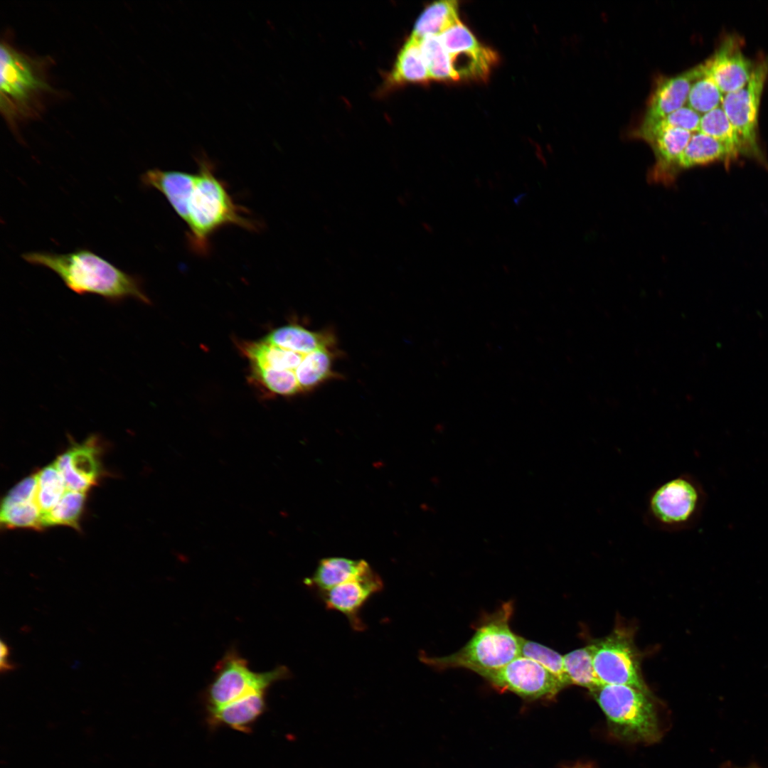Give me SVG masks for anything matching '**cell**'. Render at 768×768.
Returning a JSON list of instances; mask_svg holds the SVG:
<instances>
[{"label": "cell", "instance_id": "obj_38", "mask_svg": "<svg viewBox=\"0 0 768 768\" xmlns=\"http://www.w3.org/2000/svg\"><path fill=\"white\" fill-rule=\"evenodd\" d=\"M571 768H586V767H582V766H575V767H571Z\"/></svg>", "mask_w": 768, "mask_h": 768}, {"label": "cell", "instance_id": "obj_1", "mask_svg": "<svg viewBox=\"0 0 768 768\" xmlns=\"http://www.w3.org/2000/svg\"><path fill=\"white\" fill-rule=\"evenodd\" d=\"M22 257L30 264L52 270L78 294H95L112 304L127 299L144 304L151 302L140 278L122 270L90 250L79 248L65 254L28 252Z\"/></svg>", "mask_w": 768, "mask_h": 768}, {"label": "cell", "instance_id": "obj_16", "mask_svg": "<svg viewBox=\"0 0 768 768\" xmlns=\"http://www.w3.org/2000/svg\"><path fill=\"white\" fill-rule=\"evenodd\" d=\"M691 132L679 128L664 129L647 142L654 150L656 163L649 173L651 182L668 184L677 175V161L688 145Z\"/></svg>", "mask_w": 768, "mask_h": 768}, {"label": "cell", "instance_id": "obj_33", "mask_svg": "<svg viewBox=\"0 0 768 768\" xmlns=\"http://www.w3.org/2000/svg\"><path fill=\"white\" fill-rule=\"evenodd\" d=\"M724 94L712 79L703 73L693 83L687 99L688 107L705 114L722 105Z\"/></svg>", "mask_w": 768, "mask_h": 768}, {"label": "cell", "instance_id": "obj_8", "mask_svg": "<svg viewBox=\"0 0 768 768\" xmlns=\"http://www.w3.org/2000/svg\"><path fill=\"white\" fill-rule=\"evenodd\" d=\"M768 75V60L754 65L748 82L742 88L724 95L722 107L740 139L742 154L762 159L757 140L758 113Z\"/></svg>", "mask_w": 768, "mask_h": 768}, {"label": "cell", "instance_id": "obj_18", "mask_svg": "<svg viewBox=\"0 0 768 768\" xmlns=\"http://www.w3.org/2000/svg\"><path fill=\"white\" fill-rule=\"evenodd\" d=\"M142 183L159 191L183 221L186 204L196 180V173L152 169L141 176Z\"/></svg>", "mask_w": 768, "mask_h": 768}, {"label": "cell", "instance_id": "obj_35", "mask_svg": "<svg viewBox=\"0 0 768 768\" xmlns=\"http://www.w3.org/2000/svg\"><path fill=\"white\" fill-rule=\"evenodd\" d=\"M439 36L449 55L474 52L482 47L472 33L460 21L446 29Z\"/></svg>", "mask_w": 768, "mask_h": 768}, {"label": "cell", "instance_id": "obj_37", "mask_svg": "<svg viewBox=\"0 0 768 768\" xmlns=\"http://www.w3.org/2000/svg\"><path fill=\"white\" fill-rule=\"evenodd\" d=\"M723 768H760V767H759L757 766H750V767H737V766L733 765V764H730V763H727V764L723 765Z\"/></svg>", "mask_w": 768, "mask_h": 768}, {"label": "cell", "instance_id": "obj_14", "mask_svg": "<svg viewBox=\"0 0 768 768\" xmlns=\"http://www.w3.org/2000/svg\"><path fill=\"white\" fill-rule=\"evenodd\" d=\"M36 474L14 486L2 500L0 520L8 528L41 529L42 513L36 503Z\"/></svg>", "mask_w": 768, "mask_h": 768}, {"label": "cell", "instance_id": "obj_28", "mask_svg": "<svg viewBox=\"0 0 768 768\" xmlns=\"http://www.w3.org/2000/svg\"><path fill=\"white\" fill-rule=\"evenodd\" d=\"M421 51L427 65L430 79L457 80L449 55L437 35H429L420 40Z\"/></svg>", "mask_w": 768, "mask_h": 768}, {"label": "cell", "instance_id": "obj_34", "mask_svg": "<svg viewBox=\"0 0 768 768\" xmlns=\"http://www.w3.org/2000/svg\"><path fill=\"white\" fill-rule=\"evenodd\" d=\"M255 377L270 392L281 395L301 393L294 371L270 368H252Z\"/></svg>", "mask_w": 768, "mask_h": 768}, {"label": "cell", "instance_id": "obj_23", "mask_svg": "<svg viewBox=\"0 0 768 768\" xmlns=\"http://www.w3.org/2000/svg\"><path fill=\"white\" fill-rule=\"evenodd\" d=\"M242 348L252 368H270L295 372L304 356L272 345L264 339L245 343Z\"/></svg>", "mask_w": 768, "mask_h": 768}, {"label": "cell", "instance_id": "obj_21", "mask_svg": "<svg viewBox=\"0 0 768 768\" xmlns=\"http://www.w3.org/2000/svg\"><path fill=\"white\" fill-rule=\"evenodd\" d=\"M263 339L272 345L302 355L329 348L331 342L328 336L298 324L280 326L272 331Z\"/></svg>", "mask_w": 768, "mask_h": 768}, {"label": "cell", "instance_id": "obj_15", "mask_svg": "<svg viewBox=\"0 0 768 768\" xmlns=\"http://www.w3.org/2000/svg\"><path fill=\"white\" fill-rule=\"evenodd\" d=\"M703 72V64L659 82L651 95L642 123L658 121L681 108L686 102L693 83Z\"/></svg>", "mask_w": 768, "mask_h": 768}, {"label": "cell", "instance_id": "obj_20", "mask_svg": "<svg viewBox=\"0 0 768 768\" xmlns=\"http://www.w3.org/2000/svg\"><path fill=\"white\" fill-rule=\"evenodd\" d=\"M420 40L411 36L405 43L388 75L387 82L388 87H398L406 83L425 82L430 79L421 51Z\"/></svg>", "mask_w": 768, "mask_h": 768}, {"label": "cell", "instance_id": "obj_7", "mask_svg": "<svg viewBox=\"0 0 768 768\" xmlns=\"http://www.w3.org/2000/svg\"><path fill=\"white\" fill-rule=\"evenodd\" d=\"M213 671V678L204 694L208 710L223 706L255 692L267 690L273 683L292 677L290 670L283 665L267 672H254L247 659L234 647L225 653Z\"/></svg>", "mask_w": 768, "mask_h": 768}, {"label": "cell", "instance_id": "obj_30", "mask_svg": "<svg viewBox=\"0 0 768 768\" xmlns=\"http://www.w3.org/2000/svg\"><path fill=\"white\" fill-rule=\"evenodd\" d=\"M85 495L83 492L66 490L55 506L42 516L43 526L61 525L79 528Z\"/></svg>", "mask_w": 768, "mask_h": 768}, {"label": "cell", "instance_id": "obj_22", "mask_svg": "<svg viewBox=\"0 0 768 768\" xmlns=\"http://www.w3.org/2000/svg\"><path fill=\"white\" fill-rule=\"evenodd\" d=\"M733 160L726 147L714 138L700 132L692 137L677 161V171L707 165L718 161Z\"/></svg>", "mask_w": 768, "mask_h": 768}, {"label": "cell", "instance_id": "obj_24", "mask_svg": "<svg viewBox=\"0 0 768 768\" xmlns=\"http://www.w3.org/2000/svg\"><path fill=\"white\" fill-rule=\"evenodd\" d=\"M459 21L456 1H436L427 6L419 16L411 36L418 39L429 35L439 36Z\"/></svg>", "mask_w": 768, "mask_h": 768}, {"label": "cell", "instance_id": "obj_3", "mask_svg": "<svg viewBox=\"0 0 768 768\" xmlns=\"http://www.w3.org/2000/svg\"><path fill=\"white\" fill-rule=\"evenodd\" d=\"M513 609V602L509 600L483 614L471 639L456 652L430 656L421 651L419 659L436 671L462 668L477 674L506 665L521 655V636L510 626Z\"/></svg>", "mask_w": 768, "mask_h": 768}, {"label": "cell", "instance_id": "obj_9", "mask_svg": "<svg viewBox=\"0 0 768 768\" xmlns=\"http://www.w3.org/2000/svg\"><path fill=\"white\" fill-rule=\"evenodd\" d=\"M500 691H510L527 700H550L565 687L536 661L518 656L506 665L479 673Z\"/></svg>", "mask_w": 768, "mask_h": 768}, {"label": "cell", "instance_id": "obj_10", "mask_svg": "<svg viewBox=\"0 0 768 768\" xmlns=\"http://www.w3.org/2000/svg\"><path fill=\"white\" fill-rule=\"evenodd\" d=\"M595 673L602 685H627L649 693L629 638L619 631L591 644Z\"/></svg>", "mask_w": 768, "mask_h": 768}, {"label": "cell", "instance_id": "obj_11", "mask_svg": "<svg viewBox=\"0 0 768 768\" xmlns=\"http://www.w3.org/2000/svg\"><path fill=\"white\" fill-rule=\"evenodd\" d=\"M384 588L381 577L371 567L348 581L317 595L326 609L341 613L355 631H363L367 625L361 616L364 605Z\"/></svg>", "mask_w": 768, "mask_h": 768}, {"label": "cell", "instance_id": "obj_32", "mask_svg": "<svg viewBox=\"0 0 768 768\" xmlns=\"http://www.w3.org/2000/svg\"><path fill=\"white\" fill-rule=\"evenodd\" d=\"M700 118V114L689 107H682L658 121L642 123L637 136L648 142L657 132L667 128H679L691 133L697 132Z\"/></svg>", "mask_w": 768, "mask_h": 768}, {"label": "cell", "instance_id": "obj_4", "mask_svg": "<svg viewBox=\"0 0 768 768\" xmlns=\"http://www.w3.org/2000/svg\"><path fill=\"white\" fill-rule=\"evenodd\" d=\"M0 106L12 122L34 116L43 97L52 92L45 62L17 50L6 42L1 44Z\"/></svg>", "mask_w": 768, "mask_h": 768}, {"label": "cell", "instance_id": "obj_29", "mask_svg": "<svg viewBox=\"0 0 768 768\" xmlns=\"http://www.w3.org/2000/svg\"><path fill=\"white\" fill-rule=\"evenodd\" d=\"M36 476V503L43 516L55 506L67 489L55 463L43 467Z\"/></svg>", "mask_w": 768, "mask_h": 768}, {"label": "cell", "instance_id": "obj_36", "mask_svg": "<svg viewBox=\"0 0 768 768\" xmlns=\"http://www.w3.org/2000/svg\"><path fill=\"white\" fill-rule=\"evenodd\" d=\"M1 671L5 672L13 669V665L9 661V648L3 641H1Z\"/></svg>", "mask_w": 768, "mask_h": 768}, {"label": "cell", "instance_id": "obj_25", "mask_svg": "<svg viewBox=\"0 0 768 768\" xmlns=\"http://www.w3.org/2000/svg\"><path fill=\"white\" fill-rule=\"evenodd\" d=\"M698 132L708 135L722 144L733 159L742 154L740 139L722 106L701 116Z\"/></svg>", "mask_w": 768, "mask_h": 768}, {"label": "cell", "instance_id": "obj_17", "mask_svg": "<svg viewBox=\"0 0 768 768\" xmlns=\"http://www.w3.org/2000/svg\"><path fill=\"white\" fill-rule=\"evenodd\" d=\"M266 693L267 690L255 692L223 706L208 709V721L215 726L224 725L249 732L267 709Z\"/></svg>", "mask_w": 768, "mask_h": 768}, {"label": "cell", "instance_id": "obj_26", "mask_svg": "<svg viewBox=\"0 0 768 768\" xmlns=\"http://www.w3.org/2000/svg\"><path fill=\"white\" fill-rule=\"evenodd\" d=\"M331 366L332 355L328 348L304 355L295 370L302 391L311 390L330 378Z\"/></svg>", "mask_w": 768, "mask_h": 768}, {"label": "cell", "instance_id": "obj_31", "mask_svg": "<svg viewBox=\"0 0 768 768\" xmlns=\"http://www.w3.org/2000/svg\"><path fill=\"white\" fill-rule=\"evenodd\" d=\"M521 655L529 658L551 673L562 685H570L565 673L563 656L553 649L520 636Z\"/></svg>", "mask_w": 768, "mask_h": 768}, {"label": "cell", "instance_id": "obj_27", "mask_svg": "<svg viewBox=\"0 0 768 768\" xmlns=\"http://www.w3.org/2000/svg\"><path fill=\"white\" fill-rule=\"evenodd\" d=\"M563 663L570 685L585 687L590 691L602 686L594 671L591 644L564 655Z\"/></svg>", "mask_w": 768, "mask_h": 768}, {"label": "cell", "instance_id": "obj_5", "mask_svg": "<svg viewBox=\"0 0 768 768\" xmlns=\"http://www.w3.org/2000/svg\"><path fill=\"white\" fill-rule=\"evenodd\" d=\"M591 693L615 737L643 743L660 739L658 716L649 693L627 685H602Z\"/></svg>", "mask_w": 768, "mask_h": 768}, {"label": "cell", "instance_id": "obj_12", "mask_svg": "<svg viewBox=\"0 0 768 768\" xmlns=\"http://www.w3.org/2000/svg\"><path fill=\"white\" fill-rule=\"evenodd\" d=\"M702 64L704 73L724 95L743 87L754 65L744 55L741 40L735 35L726 36L714 54Z\"/></svg>", "mask_w": 768, "mask_h": 768}, {"label": "cell", "instance_id": "obj_19", "mask_svg": "<svg viewBox=\"0 0 768 768\" xmlns=\"http://www.w3.org/2000/svg\"><path fill=\"white\" fill-rule=\"evenodd\" d=\"M370 565L364 560L330 557L319 560L313 574L304 579V585L317 595L358 576Z\"/></svg>", "mask_w": 768, "mask_h": 768}, {"label": "cell", "instance_id": "obj_2", "mask_svg": "<svg viewBox=\"0 0 768 768\" xmlns=\"http://www.w3.org/2000/svg\"><path fill=\"white\" fill-rule=\"evenodd\" d=\"M198 171L186 204L183 222L188 227L190 249L201 256L208 255L210 239L220 228L236 225L257 231L260 225L250 218V212L237 204L227 183L215 175V168L204 154L196 158Z\"/></svg>", "mask_w": 768, "mask_h": 768}, {"label": "cell", "instance_id": "obj_13", "mask_svg": "<svg viewBox=\"0 0 768 768\" xmlns=\"http://www.w3.org/2000/svg\"><path fill=\"white\" fill-rule=\"evenodd\" d=\"M98 449L97 437L91 436L57 457L54 463L67 490L86 493L96 484L101 468Z\"/></svg>", "mask_w": 768, "mask_h": 768}, {"label": "cell", "instance_id": "obj_6", "mask_svg": "<svg viewBox=\"0 0 768 768\" xmlns=\"http://www.w3.org/2000/svg\"><path fill=\"white\" fill-rule=\"evenodd\" d=\"M706 498L704 488L694 476L681 474L649 493L644 521L650 528L664 532L689 530L699 522Z\"/></svg>", "mask_w": 768, "mask_h": 768}]
</instances>
